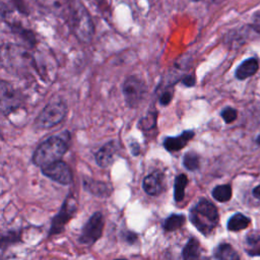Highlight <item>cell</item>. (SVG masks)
<instances>
[{"label": "cell", "instance_id": "obj_1", "mask_svg": "<svg viewBox=\"0 0 260 260\" xmlns=\"http://www.w3.org/2000/svg\"><path fill=\"white\" fill-rule=\"evenodd\" d=\"M0 64L15 74H23L30 70L36 61L32 56L21 46L5 44L0 47Z\"/></svg>", "mask_w": 260, "mask_h": 260}, {"label": "cell", "instance_id": "obj_2", "mask_svg": "<svg viewBox=\"0 0 260 260\" xmlns=\"http://www.w3.org/2000/svg\"><path fill=\"white\" fill-rule=\"evenodd\" d=\"M68 149L67 141L60 136H52L41 143L35 150L31 161L41 169L61 160Z\"/></svg>", "mask_w": 260, "mask_h": 260}, {"label": "cell", "instance_id": "obj_3", "mask_svg": "<svg viewBox=\"0 0 260 260\" xmlns=\"http://www.w3.org/2000/svg\"><path fill=\"white\" fill-rule=\"evenodd\" d=\"M218 211L215 205L207 200L200 199L190 210V220L203 235H209L218 223Z\"/></svg>", "mask_w": 260, "mask_h": 260}, {"label": "cell", "instance_id": "obj_4", "mask_svg": "<svg viewBox=\"0 0 260 260\" xmlns=\"http://www.w3.org/2000/svg\"><path fill=\"white\" fill-rule=\"evenodd\" d=\"M71 20L72 29L76 38L80 42L89 43L93 36V23L88 11L82 3H74L72 7Z\"/></svg>", "mask_w": 260, "mask_h": 260}, {"label": "cell", "instance_id": "obj_5", "mask_svg": "<svg viewBox=\"0 0 260 260\" xmlns=\"http://www.w3.org/2000/svg\"><path fill=\"white\" fill-rule=\"evenodd\" d=\"M77 211V202L75 197L69 193L59 209V211L52 217L48 237H53L62 234L65 231L66 224L75 216Z\"/></svg>", "mask_w": 260, "mask_h": 260}, {"label": "cell", "instance_id": "obj_6", "mask_svg": "<svg viewBox=\"0 0 260 260\" xmlns=\"http://www.w3.org/2000/svg\"><path fill=\"white\" fill-rule=\"evenodd\" d=\"M66 104L61 99H55L51 101L38 116L35 125L40 129L51 128L59 124L66 115Z\"/></svg>", "mask_w": 260, "mask_h": 260}, {"label": "cell", "instance_id": "obj_7", "mask_svg": "<svg viewBox=\"0 0 260 260\" xmlns=\"http://www.w3.org/2000/svg\"><path fill=\"white\" fill-rule=\"evenodd\" d=\"M105 226V218L101 211H95L81 229L78 242L82 245L90 246L94 244L103 235Z\"/></svg>", "mask_w": 260, "mask_h": 260}, {"label": "cell", "instance_id": "obj_8", "mask_svg": "<svg viewBox=\"0 0 260 260\" xmlns=\"http://www.w3.org/2000/svg\"><path fill=\"white\" fill-rule=\"evenodd\" d=\"M147 92L143 80L136 76L128 77L123 84V94L126 104L130 108L138 107L144 100Z\"/></svg>", "mask_w": 260, "mask_h": 260}, {"label": "cell", "instance_id": "obj_9", "mask_svg": "<svg viewBox=\"0 0 260 260\" xmlns=\"http://www.w3.org/2000/svg\"><path fill=\"white\" fill-rule=\"evenodd\" d=\"M22 103L18 91L7 81L0 80V112L8 115L16 111Z\"/></svg>", "mask_w": 260, "mask_h": 260}, {"label": "cell", "instance_id": "obj_10", "mask_svg": "<svg viewBox=\"0 0 260 260\" xmlns=\"http://www.w3.org/2000/svg\"><path fill=\"white\" fill-rule=\"evenodd\" d=\"M42 174L49 178L50 180L60 184V185H69L72 183V172L69 168V166L62 161L58 160L55 161L43 169H41Z\"/></svg>", "mask_w": 260, "mask_h": 260}, {"label": "cell", "instance_id": "obj_11", "mask_svg": "<svg viewBox=\"0 0 260 260\" xmlns=\"http://www.w3.org/2000/svg\"><path fill=\"white\" fill-rule=\"evenodd\" d=\"M82 186L85 191L98 197H109L112 193V187L103 181H96L91 178H83Z\"/></svg>", "mask_w": 260, "mask_h": 260}, {"label": "cell", "instance_id": "obj_12", "mask_svg": "<svg viewBox=\"0 0 260 260\" xmlns=\"http://www.w3.org/2000/svg\"><path fill=\"white\" fill-rule=\"evenodd\" d=\"M142 187L149 195L155 196L160 194L164 190V175L158 171L149 174L143 179Z\"/></svg>", "mask_w": 260, "mask_h": 260}, {"label": "cell", "instance_id": "obj_13", "mask_svg": "<svg viewBox=\"0 0 260 260\" xmlns=\"http://www.w3.org/2000/svg\"><path fill=\"white\" fill-rule=\"evenodd\" d=\"M117 152V145L114 141H110L104 144L95 153V161L101 168L109 167L115 157Z\"/></svg>", "mask_w": 260, "mask_h": 260}, {"label": "cell", "instance_id": "obj_14", "mask_svg": "<svg viewBox=\"0 0 260 260\" xmlns=\"http://www.w3.org/2000/svg\"><path fill=\"white\" fill-rule=\"evenodd\" d=\"M194 136L193 131H185L179 136L176 137H168L164 141V146L168 151H178L182 149L188 141Z\"/></svg>", "mask_w": 260, "mask_h": 260}, {"label": "cell", "instance_id": "obj_15", "mask_svg": "<svg viewBox=\"0 0 260 260\" xmlns=\"http://www.w3.org/2000/svg\"><path fill=\"white\" fill-rule=\"evenodd\" d=\"M259 68L258 60L255 58H249L245 60L236 70V77L240 80H244L254 75Z\"/></svg>", "mask_w": 260, "mask_h": 260}, {"label": "cell", "instance_id": "obj_16", "mask_svg": "<svg viewBox=\"0 0 260 260\" xmlns=\"http://www.w3.org/2000/svg\"><path fill=\"white\" fill-rule=\"evenodd\" d=\"M214 258L215 260H240V256L236 250L226 243H221L215 248Z\"/></svg>", "mask_w": 260, "mask_h": 260}, {"label": "cell", "instance_id": "obj_17", "mask_svg": "<svg viewBox=\"0 0 260 260\" xmlns=\"http://www.w3.org/2000/svg\"><path fill=\"white\" fill-rule=\"evenodd\" d=\"M21 242V231L11 230L0 234V250H5L9 246Z\"/></svg>", "mask_w": 260, "mask_h": 260}, {"label": "cell", "instance_id": "obj_18", "mask_svg": "<svg viewBox=\"0 0 260 260\" xmlns=\"http://www.w3.org/2000/svg\"><path fill=\"white\" fill-rule=\"evenodd\" d=\"M184 260H199L200 259V244L195 238H191L182 252Z\"/></svg>", "mask_w": 260, "mask_h": 260}, {"label": "cell", "instance_id": "obj_19", "mask_svg": "<svg viewBox=\"0 0 260 260\" xmlns=\"http://www.w3.org/2000/svg\"><path fill=\"white\" fill-rule=\"evenodd\" d=\"M250 223V218L242 213H235L228 221V230L237 232L246 229Z\"/></svg>", "mask_w": 260, "mask_h": 260}, {"label": "cell", "instance_id": "obj_20", "mask_svg": "<svg viewBox=\"0 0 260 260\" xmlns=\"http://www.w3.org/2000/svg\"><path fill=\"white\" fill-rule=\"evenodd\" d=\"M188 184V178L185 174H180L176 177L174 183V198L177 202H180L184 199L185 188Z\"/></svg>", "mask_w": 260, "mask_h": 260}, {"label": "cell", "instance_id": "obj_21", "mask_svg": "<svg viewBox=\"0 0 260 260\" xmlns=\"http://www.w3.org/2000/svg\"><path fill=\"white\" fill-rule=\"evenodd\" d=\"M245 250L250 256H260V235H249L246 238Z\"/></svg>", "mask_w": 260, "mask_h": 260}, {"label": "cell", "instance_id": "obj_22", "mask_svg": "<svg viewBox=\"0 0 260 260\" xmlns=\"http://www.w3.org/2000/svg\"><path fill=\"white\" fill-rule=\"evenodd\" d=\"M212 196L219 202H226L232 198V187L228 184L218 185L212 190Z\"/></svg>", "mask_w": 260, "mask_h": 260}, {"label": "cell", "instance_id": "obj_23", "mask_svg": "<svg viewBox=\"0 0 260 260\" xmlns=\"http://www.w3.org/2000/svg\"><path fill=\"white\" fill-rule=\"evenodd\" d=\"M185 223V216L183 214H171L165 220L164 228L167 232H173L180 229Z\"/></svg>", "mask_w": 260, "mask_h": 260}, {"label": "cell", "instance_id": "obj_24", "mask_svg": "<svg viewBox=\"0 0 260 260\" xmlns=\"http://www.w3.org/2000/svg\"><path fill=\"white\" fill-rule=\"evenodd\" d=\"M183 164L189 171H195L199 168V156L194 151H189L184 155Z\"/></svg>", "mask_w": 260, "mask_h": 260}, {"label": "cell", "instance_id": "obj_25", "mask_svg": "<svg viewBox=\"0 0 260 260\" xmlns=\"http://www.w3.org/2000/svg\"><path fill=\"white\" fill-rule=\"evenodd\" d=\"M37 2L50 11H59L62 6L64 0H37Z\"/></svg>", "mask_w": 260, "mask_h": 260}, {"label": "cell", "instance_id": "obj_26", "mask_svg": "<svg viewBox=\"0 0 260 260\" xmlns=\"http://www.w3.org/2000/svg\"><path fill=\"white\" fill-rule=\"evenodd\" d=\"M221 118L222 120L225 122V123H232L234 122L236 119H237V116H238V112L236 109L234 108H231V107H228V108H224L221 113Z\"/></svg>", "mask_w": 260, "mask_h": 260}, {"label": "cell", "instance_id": "obj_27", "mask_svg": "<svg viewBox=\"0 0 260 260\" xmlns=\"http://www.w3.org/2000/svg\"><path fill=\"white\" fill-rule=\"evenodd\" d=\"M155 121H156L155 115L152 116L151 114H149L148 116H146V117H144L143 119H141V121H140V127H141L142 129H144V130L150 129L151 127L154 126Z\"/></svg>", "mask_w": 260, "mask_h": 260}, {"label": "cell", "instance_id": "obj_28", "mask_svg": "<svg viewBox=\"0 0 260 260\" xmlns=\"http://www.w3.org/2000/svg\"><path fill=\"white\" fill-rule=\"evenodd\" d=\"M173 99V91L172 90H166L161 93L160 98H159V104L161 106H167L170 104V102Z\"/></svg>", "mask_w": 260, "mask_h": 260}, {"label": "cell", "instance_id": "obj_29", "mask_svg": "<svg viewBox=\"0 0 260 260\" xmlns=\"http://www.w3.org/2000/svg\"><path fill=\"white\" fill-rule=\"evenodd\" d=\"M12 1L21 13H27V4L25 0H12Z\"/></svg>", "mask_w": 260, "mask_h": 260}, {"label": "cell", "instance_id": "obj_30", "mask_svg": "<svg viewBox=\"0 0 260 260\" xmlns=\"http://www.w3.org/2000/svg\"><path fill=\"white\" fill-rule=\"evenodd\" d=\"M124 240L128 243V244H134L136 241H137V235L135 233H132V232H126L124 233V236H123Z\"/></svg>", "mask_w": 260, "mask_h": 260}, {"label": "cell", "instance_id": "obj_31", "mask_svg": "<svg viewBox=\"0 0 260 260\" xmlns=\"http://www.w3.org/2000/svg\"><path fill=\"white\" fill-rule=\"evenodd\" d=\"M182 82H183L186 86H193V85L195 84L196 80H195L194 76H192V75H187V76H185V77L182 79Z\"/></svg>", "mask_w": 260, "mask_h": 260}, {"label": "cell", "instance_id": "obj_32", "mask_svg": "<svg viewBox=\"0 0 260 260\" xmlns=\"http://www.w3.org/2000/svg\"><path fill=\"white\" fill-rule=\"evenodd\" d=\"M131 150H132V154H133V155H137V154L139 153V151H140L139 145H138L136 142L132 143V144H131Z\"/></svg>", "mask_w": 260, "mask_h": 260}, {"label": "cell", "instance_id": "obj_33", "mask_svg": "<svg viewBox=\"0 0 260 260\" xmlns=\"http://www.w3.org/2000/svg\"><path fill=\"white\" fill-rule=\"evenodd\" d=\"M253 195L257 198V199H260V185H258L257 187H255L253 189Z\"/></svg>", "mask_w": 260, "mask_h": 260}, {"label": "cell", "instance_id": "obj_34", "mask_svg": "<svg viewBox=\"0 0 260 260\" xmlns=\"http://www.w3.org/2000/svg\"><path fill=\"white\" fill-rule=\"evenodd\" d=\"M256 141H257V143H259V144H260V136L257 138V140H256Z\"/></svg>", "mask_w": 260, "mask_h": 260}, {"label": "cell", "instance_id": "obj_35", "mask_svg": "<svg viewBox=\"0 0 260 260\" xmlns=\"http://www.w3.org/2000/svg\"><path fill=\"white\" fill-rule=\"evenodd\" d=\"M115 260H126V259H115Z\"/></svg>", "mask_w": 260, "mask_h": 260}, {"label": "cell", "instance_id": "obj_36", "mask_svg": "<svg viewBox=\"0 0 260 260\" xmlns=\"http://www.w3.org/2000/svg\"><path fill=\"white\" fill-rule=\"evenodd\" d=\"M193 1H198V0H193Z\"/></svg>", "mask_w": 260, "mask_h": 260}]
</instances>
